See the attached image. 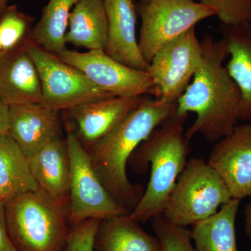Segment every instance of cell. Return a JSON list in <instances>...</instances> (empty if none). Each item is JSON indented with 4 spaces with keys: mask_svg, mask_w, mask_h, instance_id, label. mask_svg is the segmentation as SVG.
I'll return each instance as SVG.
<instances>
[{
    "mask_svg": "<svg viewBox=\"0 0 251 251\" xmlns=\"http://www.w3.org/2000/svg\"><path fill=\"white\" fill-rule=\"evenodd\" d=\"M202 61L192 81L176 101V113H195L196 119L186 130L188 140L201 135L219 141L232 133L239 121L241 94L224 62L228 57L224 39L205 34L201 41Z\"/></svg>",
    "mask_w": 251,
    "mask_h": 251,
    "instance_id": "obj_1",
    "label": "cell"
},
{
    "mask_svg": "<svg viewBox=\"0 0 251 251\" xmlns=\"http://www.w3.org/2000/svg\"><path fill=\"white\" fill-rule=\"evenodd\" d=\"M176 109L175 102L144 97L136 108L87 150L100 181L128 213L135 209L145 190L141 184H133L128 179L126 168L130 156Z\"/></svg>",
    "mask_w": 251,
    "mask_h": 251,
    "instance_id": "obj_2",
    "label": "cell"
},
{
    "mask_svg": "<svg viewBox=\"0 0 251 251\" xmlns=\"http://www.w3.org/2000/svg\"><path fill=\"white\" fill-rule=\"evenodd\" d=\"M187 117L175 112L153 130L128 161L136 174L146 173L151 166V175L143 197L128 214L140 224L163 214L176 180L186 166L190 151V141L185 135Z\"/></svg>",
    "mask_w": 251,
    "mask_h": 251,
    "instance_id": "obj_3",
    "label": "cell"
},
{
    "mask_svg": "<svg viewBox=\"0 0 251 251\" xmlns=\"http://www.w3.org/2000/svg\"><path fill=\"white\" fill-rule=\"evenodd\" d=\"M8 233L17 251H63L72 224L69 202L38 188L4 203Z\"/></svg>",
    "mask_w": 251,
    "mask_h": 251,
    "instance_id": "obj_4",
    "label": "cell"
},
{
    "mask_svg": "<svg viewBox=\"0 0 251 251\" xmlns=\"http://www.w3.org/2000/svg\"><path fill=\"white\" fill-rule=\"evenodd\" d=\"M232 199L221 176L202 158H191L176 180L163 215L186 227L215 214Z\"/></svg>",
    "mask_w": 251,
    "mask_h": 251,
    "instance_id": "obj_5",
    "label": "cell"
},
{
    "mask_svg": "<svg viewBox=\"0 0 251 251\" xmlns=\"http://www.w3.org/2000/svg\"><path fill=\"white\" fill-rule=\"evenodd\" d=\"M138 4L141 19L138 45L148 64L163 46L198 23L216 16L212 8L194 0H149Z\"/></svg>",
    "mask_w": 251,
    "mask_h": 251,
    "instance_id": "obj_6",
    "label": "cell"
},
{
    "mask_svg": "<svg viewBox=\"0 0 251 251\" xmlns=\"http://www.w3.org/2000/svg\"><path fill=\"white\" fill-rule=\"evenodd\" d=\"M28 53L35 63L42 88L41 103L54 110H69L82 104L113 96L97 87L76 68L63 62L57 54L25 41Z\"/></svg>",
    "mask_w": 251,
    "mask_h": 251,
    "instance_id": "obj_7",
    "label": "cell"
},
{
    "mask_svg": "<svg viewBox=\"0 0 251 251\" xmlns=\"http://www.w3.org/2000/svg\"><path fill=\"white\" fill-rule=\"evenodd\" d=\"M66 140L71 163L69 202L71 224L129 214L108 192L92 166L88 151L71 130L68 132Z\"/></svg>",
    "mask_w": 251,
    "mask_h": 251,
    "instance_id": "obj_8",
    "label": "cell"
},
{
    "mask_svg": "<svg viewBox=\"0 0 251 251\" xmlns=\"http://www.w3.org/2000/svg\"><path fill=\"white\" fill-rule=\"evenodd\" d=\"M57 55L113 97H139L151 94L158 99V90L148 72L117 62L102 50L81 52L65 49Z\"/></svg>",
    "mask_w": 251,
    "mask_h": 251,
    "instance_id": "obj_9",
    "label": "cell"
},
{
    "mask_svg": "<svg viewBox=\"0 0 251 251\" xmlns=\"http://www.w3.org/2000/svg\"><path fill=\"white\" fill-rule=\"evenodd\" d=\"M202 56L196 27L160 49L149 63L147 70L158 90V99L176 103L191 83Z\"/></svg>",
    "mask_w": 251,
    "mask_h": 251,
    "instance_id": "obj_10",
    "label": "cell"
},
{
    "mask_svg": "<svg viewBox=\"0 0 251 251\" xmlns=\"http://www.w3.org/2000/svg\"><path fill=\"white\" fill-rule=\"evenodd\" d=\"M207 162L232 198L251 197V122L237 125L230 134L216 142Z\"/></svg>",
    "mask_w": 251,
    "mask_h": 251,
    "instance_id": "obj_11",
    "label": "cell"
},
{
    "mask_svg": "<svg viewBox=\"0 0 251 251\" xmlns=\"http://www.w3.org/2000/svg\"><path fill=\"white\" fill-rule=\"evenodd\" d=\"M143 97H112L71 109L69 111L75 126V131H71L89 150L136 108Z\"/></svg>",
    "mask_w": 251,
    "mask_h": 251,
    "instance_id": "obj_12",
    "label": "cell"
},
{
    "mask_svg": "<svg viewBox=\"0 0 251 251\" xmlns=\"http://www.w3.org/2000/svg\"><path fill=\"white\" fill-rule=\"evenodd\" d=\"M59 112L41 103L10 105L8 133L29 156L60 137Z\"/></svg>",
    "mask_w": 251,
    "mask_h": 251,
    "instance_id": "obj_13",
    "label": "cell"
},
{
    "mask_svg": "<svg viewBox=\"0 0 251 251\" xmlns=\"http://www.w3.org/2000/svg\"><path fill=\"white\" fill-rule=\"evenodd\" d=\"M0 99L9 106L41 103L40 77L25 42L0 53Z\"/></svg>",
    "mask_w": 251,
    "mask_h": 251,
    "instance_id": "obj_14",
    "label": "cell"
},
{
    "mask_svg": "<svg viewBox=\"0 0 251 251\" xmlns=\"http://www.w3.org/2000/svg\"><path fill=\"white\" fill-rule=\"evenodd\" d=\"M134 0H104L108 39L105 53L128 67L147 72L149 64L143 57L136 36Z\"/></svg>",
    "mask_w": 251,
    "mask_h": 251,
    "instance_id": "obj_15",
    "label": "cell"
},
{
    "mask_svg": "<svg viewBox=\"0 0 251 251\" xmlns=\"http://www.w3.org/2000/svg\"><path fill=\"white\" fill-rule=\"evenodd\" d=\"M27 158L39 188L57 201L69 202L71 163L67 140L56 138Z\"/></svg>",
    "mask_w": 251,
    "mask_h": 251,
    "instance_id": "obj_16",
    "label": "cell"
},
{
    "mask_svg": "<svg viewBox=\"0 0 251 251\" xmlns=\"http://www.w3.org/2000/svg\"><path fill=\"white\" fill-rule=\"evenodd\" d=\"M221 33L229 56L226 69L241 94L239 121L251 122V23L222 25Z\"/></svg>",
    "mask_w": 251,
    "mask_h": 251,
    "instance_id": "obj_17",
    "label": "cell"
},
{
    "mask_svg": "<svg viewBox=\"0 0 251 251\" xmlns=\"http://www.w3.org/2000/svg\"><path fill=\"white\" fill-rule=\"evenodd\" d=\"M95 251H162L156 236L147 232L128 214L100 220L95 238Z\"/></svg>",
    "mask_w": 251,
    "mask_h": 251,
    "instance_id": "obj_18",
    "label": "cell"
},
{
    "mask_svg": "<svg viewBox=\"0 0 251 251\" xmlns=\"http://www.w3.org/2000/svg\"><path fill=\"white\" fill-rule=\"evenodd\" d=\"M108 21L104 0H78L69 17L65 41L88 50H105Z\"/></svg>",
    "mask_w": 251,
    "mask_h": 251,
    "instance_id": "obj_19",
    "label": "cell"
},
{
    "mask_svg": "<svg viewBox=\"0 0 251 251\" xmlns=\"http://www.w3.org/2000/svg\"><path fill=\"white\" fill-rule=\"evenodd\" d=\"M240 202L232 198L215 214L193 225L191 237L198 251H239L236 219Z\"/></svg>",
    "mask_w": 251,
    "mask_h": 251,
    "instance_id": "obj_20",
    "label": "cell"
},
{
    "mask_svg": "<svg viewBox=\"0 0 251 251\" xmlns=\"http://www.w3.org/2000/svg\"><path fill=\"white\" fill-rule=\"evenodd\" d=\"M39 188L25 156L6 133L0 136V201L6 203Z\"/></svg>",
    "mask_w": 251,
    "mask_h": 251,
    "instance_id": "obj_21",
    "label": "cell"
},
{
    "mask_svg": "<svg viewBox=\"0 0 251 251\" xmlns=\"http://www.w3.org/2000/svg\"><path fill=\"white\" fill-rule=\"evenodd\" d=\"M78 0H49L40 21L29 34L34 44L54 54L67 49L65 37L69 17Z\"/></svg>",
    "mask_w": 251,
    "mask_h": 251,
    "instance_id": "obj_22",
    "label": "cell"
},
{
    "mask_svg": "<svg viewBox=\"0 0 251 251\" xmlns=\"http://www.w3.org/2000/svg\"><path fill=\"white\" fill-rule=\"evenodd\" d=\"M151 225L162 251H198L193 246L191 230L186 227L173 224L163 215L153 218Z\"/></svg>",
    "mask_w": 251,
    "mask_h": 251,
    "instance_id": "obj_23",
    "label": "cell"
},
{
    "mask_svg": "<svg viewBox=\"0 0 251 251\" xmlns=\"http://www.w3.org/2000/svg\"><path fill=\"white\" fill-rule=\"evenodd\" d=\"M29 23L27 16L15 8L5 10L0 18V41L2 51L16 49L29 39Z\"/></svg>",
    "mask_w": 251,
    "mask_h": 251,
    "instance_id": "obj_24",
    "label": "cell"
},
{
    "mask_svg": "<svg viewBox=\"0 0 251 251\" xmlns=\"http://www.w3.org/2000/svg\"><path fill=\"white\" fill-rule=\"evenodd\" d=\"M198 2L212 8L224 25L251 23V0H198Z\"/></svg>",
    "mask_w": 251,
    "mask_h": 251,
    "instance_id": "obj_25",
    "label": "cell"
},
{
    "mask_svg": "<svg viewBox=\"0 0 251 251\" xmlns=\"http://www.w3.org/2000/svg\"><path fill=\"white\" fill-rule=\"evenodd\" d=\"M100 220L91 219L72 225L63 251H94V238Z\"/></svg>",
    "mask_w": 251,
    "mask_h": 251,
    "instance_id": "obj_26",
    "label": "cell"
},
{
    "mask_svg": "<svg viewBox=\"0 0 251 251\" xmlns=\"http://www.w3.org/2000/svg\"><path fill=\"white\" fill-rule=\"evenodd\" d=\"M0 251H17L8 233L4 204L0 201Z\"/></svg>",
    "mask_w": 251,
    "mask_h": 251,
    "instance_id": "obj_27",
    "label": "cell"
},
{
    "mask_svg": "<svg viewBox=\"0 0 251 251\" xmlns=\"http://www.w3.org/2000/svg\"><path fill=\"white\" fill-rule=\"evenodd\" d=\"M9 125V106L0 99V136L8 133Z\"/></svg>",
    "mask_w": 251,
    "mask_h": 251,
    "instance_id": "obj_28",
    "label": "cell"
},
{
    "mask_svg": "<svg viewBox=\"0 0 251 251\" xmlns=\"http://www.w3.org/2000/svg\"><path fill=\"white\" fill-rule=\"evenodd\" d=\"M244 232L248 239L251 242V200L244 209Z\"/></svg>",
    "mask_w": 251,
    "mask_h": 251,
    "instance_id": "obj_29",
    "label": "cell"
},
{
    "mask_svg": "<svg viewBox=\"0 0 251 251\" xmlns=\"http://www.w3.org/2000/svg\"><path fill=\"white\" fill-rule=\"evenodd\" d=\"M9 0H0V13L2 12L5 9V6H6V3Z\"/></svg>",
    "mask_w": 251,
    "mask_h": 251,
    "instance_id": "obj_30",
    "label": "cell"
},
{
    "mask_svg": "<svg viewBox=\"0 0 251 251\" xmlns=\"http://www.w3.org/2000/svg\"><path fill=\"white\" fill-rule=\"evenodd\" d=\"M148 1H149V0H138V1H139V3H145Z\"/></svg>",
    "mask_w": 251,
    "mask_h": 251,
    "instance_id": "obj_31",
    "label": "cell"
},
{
    "mask_svg": "<svg viewBox=\"0 0 251 251\" xmlns=\"http://www.w3.org/2000/svg\"><path fill=\"white\" fill-rule=\"evenodd\" d=\"M2 52V46H1V41H0V53Z\"/></svg>",
    "mask_w": 251,
    "mask_h": 251,
    "instance_id": "obj_32",
    "label": "cell"
}]
</instances>
